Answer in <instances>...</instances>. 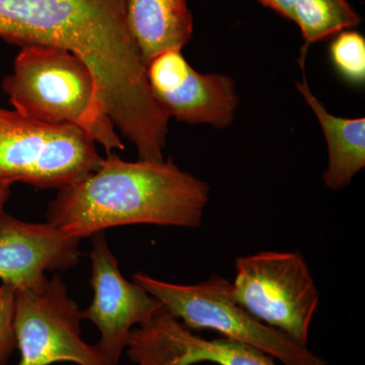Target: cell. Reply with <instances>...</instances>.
Wrapping results in <instances>:
<instances>
[{"label":"cell","mask_w":365,"mask_h":365,"mask_svg":"<svg viewBox=\"0 0 365 365\" xmlns=\"http://www.w3.org/2000/svg\"><path fill=\"white\" fill-rule=\"evenodd\" d=\"M0 38L83 59L106 113L130 143L153 138L167 124L129 31L126 0H0Z\"/></svg>","instance_id":"6da1fadb"},{"label":"cell","mask_w":365,"mask_h":365,"mask_svg":"<svg viewBox=\"0 0 365 365\" xmlns=\"http://www.w3.org/2000/svg\"><path fill=\"white\" fill-rule=\"evenodd\" d=\"M207 182L172 160L126 162L114 153L95 172L58 190L47 222L69 237H93L131 225L198 228L209 201Z\"/></svg>","instance_id":"7a4b0ae2"},{"label":"cell","mask_w":365,"mask_h":365,"mask_svg":"<svg viewBox=\"0 0 365 365\" xmlns=\"http://www.w3.org/2000/svg\"><path fill=\"white\" fill-rule=\"evenodd\" d=\"M2 88L23 116L78 127L107 153L125 150L101 102L93 72L73 53L50 46L21 47Z\"/></svg>","instance_id":"3957f363"},{"label":"cell","mask_w":365,"mask_h":365,"mask_svg":"<svg viewBox=\"0 0 365 365\" xmlns=\"http://www.w3.org/2000/svg\"><path fill=\"white\" fill-rule=\"evenodd\" d=\"M133 281L190 330H212L223 338L251 346L282 365H327L323 357L259 321L232 294L227 279L213 275L197 284H174L137 272Z\"/></svg>","instance_id":"277c9868"},{"label":"cell","mask_w":365,"mask_h":365,"mask_svg":"<svg viewBox=\"0 0 365 365\" xmlns=\"http://www.w3.org/2000/svg\"><path fill=\"white\" fill-rule=\"evenodd\" d=\"M96 144L73 125L41 123L0 108V179L66 188L102 165Z\"/></svg>","instance_id":"5b68a950"},{"label":"cell","mask_w":365,"mask_h":365,"mask_svg":"<svg viewBox=\"0 0 365 365\" xmlns=\"http://www.w3.org/2000/svg\"><path fill=\"white\" fill-rule=\"evenodd\" d=\"M235 299L252 316L307 344L319 292L299 252L262 251L235 261Z\"/></svg>","instance_id":"8992f818"},{"label":"cell","mask_w":365,"mask_h":365,"mask_svg":"<svg viewBox=\"0 0 365 365\" xmlns=\"http://www.w3.org/2000/svg\"><path fill=\"white\" fill-rule=\"evenodd\" d=\"M83 314L59 275L34 290H16L14 331L21 352L18 365H106L81 338Z\"/></svg>","instance_id":"52a82bcc"},{"label":"cell","mask_w":365,"mask_h":365,"mask_svg":"<svg viewBox=\"0 0 365 365\" xmlns=\"http://www.w3.org/2000/svg\"><path fill=\"white\" fill-rule=\"evenodd\" d=\"M91 237V287L93 302L83 319L100 333L96 349L106 365H118L128 344L132 330L150 319L162 304L136 282L122 275L119 264L106 237V230Z\"/></svg>","instance_id":"ba28073f"},{"label":"cell","mask_w":365,"mask_h":365,"mask_svg":"<svg viewBox=\"0 0 365 365\" xmlns=\"http://www.w3.org/2000/svg\"><path fill=\"white\" fill-rule=\"evenodd\" d=\"M153 98L165 114L190 125L227 128L234 122L240 97L235 81L222 73H201L182 55L168 50L146 66Z\"/></svg>","instance_id":"9c48e42d"},{"label":"cell","mask_w":365,"mask_h":365,"mask_svg":"<svg viewBox=\"0 0 365 365\" xmlns=\"http://www.w3.org/2000/svg\"><path fill=\"white\" fill-rule=\"evenodd\" d=\"M125 351L135 365H277L272 357L244 343L197 335L163 307L132 330Z\"/></svg>","instance_id":"30bf717a"},{"label":"cell","mask_w":365,"mask_h":365,"mask_svg":"<svg viewBox=\"0 0 365 365\" xmlns=\"http://www.w3.org/2000/svg\"><path fill=\"white\" fill-rule=\"evenodd\" d=\"M79 242L50 223L21 222L4 213L0 218V279L16 290L38 289L48 279L47 271L78 265Z\"/></svg>","instance_id":"8fae6325"},{"label":"cell","mask_w":365,"mask_h":365,"mask_svg":"<svg viewBox=\"0 0 365 365\" xmlns=\"http://www.w3.org/2000/svg\"><path fill=\"white\" fill-rule=\"evenodd\" d=\"M129 31L144 66L168 50H182L193 35L187 0H126Z\"/></svg>","instance_id":"7c38bea8"},{"label":"cell","mask_w":365,"mask_h":365,"mask_svg":"<svg viewBox=\"0 0 365 365\" xmlns=\"http://www.w3.org/2000/svg\"><path fill=\"white\" fill-rule=\"evenodd\" d=\"M297 91L313 110L328 148V165L323 174L327 188L340 190L351 182L365 167V118H343L327 111L312 93L306 74L297 83Z\"/></svg>","instance_id":"4fadbf2b"},{"label":"cell","mask_w":365,"mask_h":365,"mask_svg":"<svg viewBox=\"0 0 365 365\" xmlns=\"http://www.w3.org/2000/svg\"><path fill=\"white\" fill-rule=\"evenodd\" d=\"M294 21L304 38L299 62L304 68L309 46L355 28L360 16L347 0H297Z\"/></svg>","instance_id":"5bb4252c"},{"label":"cell","mask_w":365,"mask_h":365,"mask_svg":"<svg viewBox=\"0 0 365 365\" xmlns=\"http://www.w3.org/2000/svg\"><path fill=\"white\" fill-rule=\"evenodd\" d=\"M330 59L338 74L352 86L365 83V39L355 31H343L330 45Z\"/></svg>","instance_id":"9a60e30c"},{"label":"cell","mask_w":365,"mask_h":365,"mask_svg":"<svg viewBox=\"0 0 365 365\" xmlns=\"http://www.w3.org/2000/svg\"><path fill=\"white\" fill-rule=\"evenodd\" d=\"M16 288L2 283L0 287V365H6L16 347L14 331Z\"/></svg>","instance_id":"2e32d148"},{"label":"cell","mask_w":365,"mask_h":365,"mask_svg":"<svg viewBox=\"0 0 365 365\" xmlns=\"http://www.w3.org/2000/svg\"><path fill=\"white\" fill-rule=\"evenodd\" d=\"M264 6L273 9L287 20L294 21L295 2L297 0H258Z\"/></svg>","instance_id":"e0dca14e"},{"label":"cell","mask_w":365,"mask_h":365,"mask_svg":"<svg viewBox=\"0 0 365 365\" xmlns=\"http://www.w3.org/2000/svg\"><path fill=\"white\" fill-rule=\"evenodd\" d=\"M14 184V182L9 181V180L0 179V218L6 213L4 207L11 197Z\"/></svg>","instance_id":"ac0fdd59"}]
</instances>
